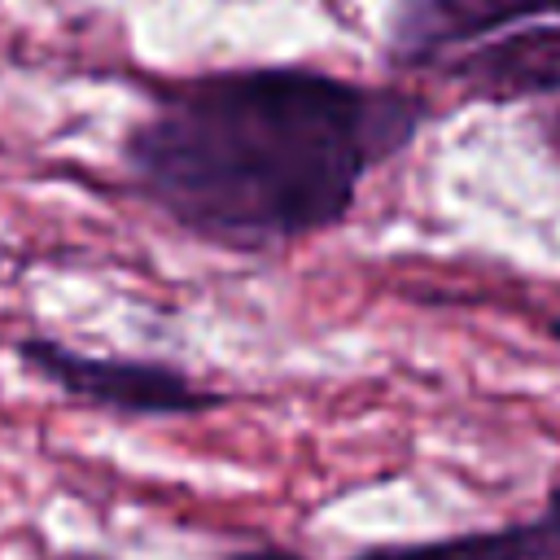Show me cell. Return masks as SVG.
Segmentation results:
<instances>
[{"label": "cell", "mask_w": 560, "mask_h": 560, "mask_svg": "<svg viewBox=\"0 0 560 560\" xmlns=\"http://www.w3.org/2000/svg\"><path fill=\"white\" fill-rule=\"evenodd\" d=\"M424 109L315 70H228L162 92L127 136L131 184L184 232L271 249L346 219L359 179L394 158Z\"/></svg>", "instance_id": "6da1fadb"}, {"label": "cell", "mask_w": 560, "mask_h": 560, "mask_svg": "<svg viewBox=\"0 0 560 560\" xmlns=\"http://www.w3.org/2000/svg\"><path fill=\"white\" fill-rule=\"evenodd\" d=\"M13 354L39 381L114 416H197L223 402L219 394L201 389L188 372L171 363H153V359L83 354L52 337H22Z\"/></svg>", "instance_id": "7a4b0ae2"}, {"label": "cell", "mask_w": 560, "mask_h": 560, "mask_svg": "<svg viewBox=\"0 0 560 560\" xmlns=\"http://www.w3.org/2000/svg\"><path fill=\"white\" fill-rule=\"evenodd\" d=\"M455 79L486 101H521L560 92V26H525L481 44L455 61Z\"/></svg>", "instance_id": "3957f363"}, {"label": "cell", "mask_w": 560, "mask_h": 560, "mask_svg": "<svg viewBox=\"0 0 560 560\" xmlns=\"http://www.w3.org/2000/svg\"><path fill=\"white\" fill-rule=\"evenodd\" d=\"M547 0H398L394 9V57L424 61L451 44L490 35L525 13H538Z\"/></svg>", "instance_id": "277c9868"}, {"label": "cell", "mask_w": 560, "mask_h": 560, "mask_svg": "<svg viewBox=\"0 0 560 560\" xmlns=\"http://www.w3.org/2000/svg\"><path fill=\"white\" fill-rule=\"evenodd\" d=\"M350 560H547V551L534 521H525V525L446 534L424 542H385V547L354 551Z\"/></svg>", "instance_id": "5b68a950"}, {"label": "cell", "mask_w": 560, "mask_h": 560, "mask_svg": "<svg viewBox=\"0 0 560 560\" xmlns=\"http://www.w3.org/2000/svg\"><path fill=\"white\" fill-rule=\"evenodd\" d=\"M534 529H538V538H542L547 560H560V486L547 494V508H542V516L534 521Z\"/></svg>", "instance_id": "8992f818"}, {"label": "cell", "mask_w": 560, "mask_h": 560, "mask_svg": "<svg viewBox=\"0 0 560 560\" xmlns=\"http://www.w3.org/2000/svg\"><path fill=\"white\" fill-rule=\"evenodd\" d=\"M223 560H306L298 551H284V547H249V551H232Z\"/></svg>", "instance_id": "52a82bcc"}, {"label": "cell", "mask_w": 560, "mask_h": 560, "mask_svg": "<svg viewBox=\"0 0 560 560\" xmlns=\"http://www.w3.org/2000/svg\"><path fill=\"white\" fill-rule=\"evenodd\" d=\"M551 140H556V149H560V114L551 118Z\"/></svg>", "instance_id": "ba28073f"}, {"label": "cell", "mask_w": 560, "mask_h": 560, "mask_svg": "<svg viewBox=\"0 0 560 560\" xmlns=\"http://www.w3.org/2000/svg\"><path fill=\"white\" fill-rule=\"evenodd\" d=\"M551 332H556V337H560V324H551Z\"/></svg>", "instance_id": "9c48e42d"}, {"label": "cell", "mask_w": 560, "mask_h": 560, "mask_svg": "<svg viewBox=\"0 0 560 560\" xmlns=\"http://www.w3.org/2000/svg\"><path fill=\"white\" fill-rule=\"evenodd\" d=\"M551 4H560V0H551Z\"/></svg>", "instance_id": "30bf717a"}]
</instances>
